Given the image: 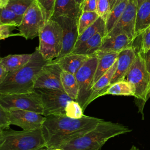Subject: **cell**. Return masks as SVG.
<instances>
[{"label":"cell","mask_w":150,"mask_h":150,"mask_svg":"<svg viewBox=\"0 0 150 150\" xmlns=\"http://www.w3.org/2000/svg\"><path fill=\"white\" fill-rule=\"evenodd\" d=\"M102 119L84 115L73 118L64 115L46 117L42 127L46 146L57 148L94 128Z\"/></svg>","instance_id":"6da1fadb"},{"label":"cell","mask_w":150,"mask_h":150,"mask_svg":"<svg viewBox=\"0 0 150 150\" xmlns=\"http://www.w3.org/2000/svg\"><path fill=\"white\" fill-rule=\"evenodd\" d=\"M48 62L36 48L26 64L17 70L9 72L5 80L0 83V94L32 91L39 73Z\"/></svg>","instance_id":"7a4b0ae2"},{"label":"cell","mask_w":150,"mask_h":150,"mask_svg":"<svg viewBox=\"0 0 150 150\" xmlns=\"http://www.w3.org/2000/svg\"><path fill=\"white\" fill-rule=\"evenodd\" d=\"M131 131L121 124L102 120L91 131L59 148L63 150H100L110 139Z\"/></svg>","instance_id":"3957f363"},{"label":"cell","mask_w":150,"mask_h":150,"mask_svg":"<svg viewBox=\"0 0 150 150\" xmlns=\"http://www.w3.org/2000/svg\"><path fill=\"white\" fill-rule=\"evenodd\" d=\"M46 146L41 129L0 130V150H33Z\"/></svg>","instance_id":"277c9868"},{"label":"cell","mask_w":150,"mask_h":150,"mask_svg":"<svg viewBox=\"0 0 150 150\" xmlns=\"http://www.w3.org/2000/svg\"><path fill=\"white\" fill-rule=\"evenodd\" d=\"M125 80L131 85L136 104L142 113L144 104L150 97V74L146 69L144 57L140 52H137Z\"/></svg>","instance_id":"5b68a950"},{"label":"cell","mask_w":150,"mask_h":150,"mask_svg":"<svg viewBox=\"0 0 150 150\" xmlns=\"http://www.w3.org/2000/svg\"><path fill=\"white\" fill-rule=\"evenodd\" d=\"M39 52L46 60L56 59L63 46V33L60 25L54 20H49L41 29L39 35Z\"/></svg>","instance_id":"8992f818"},{"label":"cell","mask_w":150,"mask_h":150,"mask_svg":"<svg viewBox=\"0 0 150 150\" xmlns=\"http://www.w3.org/2000/svg\"><path fill=\"white\" fill-rule=\"evenodd\" d=\"M0 107L6 110H27L42 115L43 113L40 96L35 90L27 93L0 94Z\"/></svg>","instance_id":"52a82bcc"},{"label":"cell","mask_w":150,"mask_h":150,"mask_svg":"<svg viewBox=\"0 0 150 150\" xmlns=\"http://www.w3.org/2000/svg\"><path fill=\"white\" fill-rule=\"evenodd\" d=\"M97 57L96 53L91 54L75 74L79 93L76 101L84 111L91 96L94 84V76L97 66Z\"/></svg>","instance_id":"ba28073f"},{"label":"cell","mask_w":150,"mask_h":150,"mask_svg":"<svg viewBox=\"0 0 150 150\" xmlns=\"http://www.w3.org/2000/svg\"><path fill=\"white\" fill-rule=\"evenodd\" d=\"M40 96L43 106V115H66V110L69 103L73 100L63 90L38 88L34 89Z\"/></svg>","instance_id":"9c48e42d"},{"label":"cell","mask_w":150,"mask_h":150,"mask_svg":"<svg viewBox=\"0 0 150 150\" xmlns=\"http://www.w3.org/2000/svg\"><path fill=\"white\" fill-rule=\"evenodd\" d=\"M46 23L45 13L36 0L26 10L21 25L18 27L19 36L26 39H33L39 36V33Z\"/></svg>","instance_id":"30bf717a"},{"label":"cell","mask_w":150,"mask_h":150,"mask_svg":"<svg viewBox=\"0 0 150 150\" xmlns=\"http://www.w3.org/2000/svg\"><path fill=\"white\" fill-rule=\"evenodd\" d=\"M60 26L63 33V46L59 56L56 59L61 58L73 52L79 33L78 30L79 19L64 16L52 18Z\"/></svg>","instance_id":"8fae6325"},{"label":"cell","mask_w":150,"mask_h":150,"mask_svg":"<svg viewBox=\"0 0 150 150\" xmlns=\"http://www.w3.org/2000/svg\"><path fill=\"white\" fill-rule=\"evenodd\" d=\"M137 5V0H129L122 16L112 29L105 37H112L124 33L134 42Z\"/></svg>","instance_id":"7c38bea8"},{"label":"cell","mask_w":150,"mask_h":150,"mask_svg":"<svg viewBox=\"0 0 150 150\" xmlns=\"http://www.w3.org/2000/svg\"><path fill=\"white\" fill-rule=\"evenodd\" d=\"M62 71L61 67L54 60L49 61L39 73L34 88L63 90L61 81Z\"/></svg>","instance_id":"4fadbf2b"},{"label":"cell","mask_w":150,"mask_h":150,"mask_svg":"<svg viewBox=\"0 0 150 150\" xmlns=\"http://www.w3.org/2000/svg\"><path fill=\"white\" fill-rule=\"evenodd\" d=\"M11 125L21 127L23 130L41 129L46 117L33 111L21 110H8Z\"/></svg>","instance_id":"5bb4252c"},{"label":"cell","mask_w":150,"mask_h":150,"mask_svg":"<svg viewBox=\"0 0 150 150\" xmlns=\"http://www.w3.org/2000/svg\"><path fill=\"white\" fill-rule=\"evenodd\" d=\"M137 52L134 47L127 48L118 53L116 70L111 79L110 85L125 80L128 71L137 57Z\"/></svg>","instance_id":"9a60e30c"},{"label":"cell","mask_w":150,"mask_h":150,"mask_svg":"<svg viewBox=\"0 0 150 150\" xmlns=\"http://www.w3.org/2000/svg\"><path fill=\"white\" fill-rule=\"evenodd\" d=\"M135 39L150 27V0H137Z\"/></svg>","instance_id":"2e32d148"},{"label":"cell","mask_w":150,"mask_h":150,"mask_svg":"<svg viewBox=\"0 0 150 150\" xmlns=\"http://www.w3.org/2000/svg\"><path fill=\"white\" fill-rule=\"evenodd\" d=\"M133 43L134 41L124 33L112 37H104L99 50L119 53L124 49L133 47Z\"/></svg>","instance_id":"e0dca14e"},{"label":"cell","mask_w":150,"mask_h":150,"mask_svg":"<svg viewBox=\"0 0 150 150\" xmlns=\"http://www.w3.org/2000/svg\"><path fill=\"white\" fill-rule=\"evenodd\" d=\"M81 12V5L74 0H56L52 18L64 16L79 19Z\"/></svg>","instance_id":"ac0fdd59"},{"label":"cell","mask_w":150,"mask_h":150,"mask_svg":"<svg viewBox=\"0 0 150 150\" xmlns=\"http://www.w3.org/2000/svg\"><path fill=\"white\" fill-rule=\"evenodd\" d=\"M90 55L70 53L59 59H54L63 71L75 74Z\"/></svg>","instance_id":"d6986e66"},{"label":"cell","mask_w":150,"mask_h":150,"mask_svg":"<svg viewBox=\"0 0 150 150\" xmlns=\"http://www.w3.org/2000/svg\"><path fill=\"white\" fill-rule=\"evenodd\" d=\"M96 54L98 61L94 76V83L113 66L117 60L118 53L98 50Z\"/></svg>","instance_id":"ffe728a7"},{"label":"cell","mask_w":150,"mask_h":150,"mask_svg":"<svg viewBox=\"0 0 150 150\" xmlns=\"http://www.w3.org/2000/svg\"><path fill=\"white\" fill-rule=\"evenodd\" d=\"M117 66V60L113 64V66L104 74H103L97 81L94 83L92 88L91 96L87 103L88 105L94 100L102 96L103 94L110 87L111 79L116 70Z\"/></svg>","instance_id":"44dd1931"},{"label":"cell","mask_w":150,"mask_h":150,"mask_svg":"<svg viewBox=\"0 0 150 150\" xmlns=\"http://www.w3.org/2000/svg\"><path fill=\"white\" fill-rule=\"evenodd\" d=\"M105 35L101 32H98L93 36L88 39L83 43L75 48L71 53L91 55L96 53L100 50L103 38Z\"/></svg>","instance_id":"7402d4cb"},{"label":"cell","mask_w":150,"mask_h":150,"mask_svg":"<svg viewBox=\"0 0 150 150\" xmlns=\"http://www.w3.org/2000/svg\"><path fill=\"white\" fill-rule=\"evenodd\" d=\"M31 54H9L0 59V65L8 72L18 70L26 64L30 59Z\"/></svg>","instance_id":"603a6c76"},{"label":"cell","mask_w":150,"mask_h":150,"mask_svg":"<svg viewBox=\"0 0 150 150\" xmlns=\"http://www.w3.org/2000/svg\"><path fill=\"white\" fill-rule=\"evenodd\" d=\"M61 81L64 91L73 100L76 101L79 93V87L75 74L63 71Z\"/></svg>","instance_id":"cb8c5ba5"},{"label":"cell","mask_w":150,"mask_h":150,"mask_svg":"<svg viewBox=\"0 0 150 150\" xmlns=\"http://www.w3.org/2000/svg\"><path fill=\"white\" fill-rule=\"evenodd\" d=\"M98 32L103 33L106 36L105 21L100 17H99V18L93 25L87 28L81 34L79 35L74 49L85 42Z\"/></svg>","instance_id":"d4e9b609"},{"label":"cell","mask_w":150,"mask_h":150,"mask_svg":"<svg viewBox=\"0 0 150 150\" xmlns=\"http://www.w3.org/2000/svg\"><path fill=\"white\" fill-rule=\"evenodd\" d=\"M129 0H122L119 4L116 5L110 12L108 18L105 21L106 35L112 29L117 21L124 12Z\"/></svg>","instance_id":"484cf974"},{"label":"cell","mask_w":150,"mask_h":150,"mask_svg":"<svg viewBox=\"0 0 150 150\" xmlns=\"http://www.w3.org/2000/svg\"><path fill=\"white\" fill-rule=\"evenodd\" d=\"M108 94L134 96V93L131 85L125 80L114 83L110 86L102 96Z\"/></svg>","instance_id":"4316f807"},{"label":"cell","mask_w":150,"mask_h":150,"mask_svg":"<svg viewBox=\"0 0 150 150\" xmlns=\"http://www.w3.org/2000/svg\"><path fill=\"white\" fill-rule=\"evenodd\" d=\"M23 16L15 13L7 8L1 9L0 24H9L18 27L22 22Z\"/></svg>","instance_id":"83f0119b"},{"label":"cell","mask_w":150,"mask_h":150,"mask_svg":"<svg viewBox=\"0 0 150 150\" xmlns=\"http://www.w3.org/2000/svg\"><path fill=\"white\" fill-rule=\"evenodd\" d=\"M99 17L96 12H82L78 22L79 35L81 34L87 28L93 25Z\"/></svg>","instance_id":"f1b7e54d"},{"label":"cell","mask_w":150,"mask_h":150,"mask_svg":"<svg viewBox=\"0 0 150 150\" xmlns=\"http://www.w3.org/2000/svg\"><path fill=\"white\" fill-rule=\"evenodd\" d=\"M33 1L34 0H9L6 8L18 15H23Z\"/></svg>","instance_id":"f546056e"},{"label":"cell","mask_w":150,"mask_h":150,"mask_svg":"<svg viewBox=\"0 0 150 150\" xmlns=\"http://www.w3.org/2000/svg\"><path fill=\"white\" fill-rule=\"evenodd\" d=\"M83 109L80 104L76 100H71L66 110V115L73 118H80L83 114Z\"/></svg>","instance_id":"4dcf8cb0"},{"label":"cell","mask_w":150,"mask_h":150,"mask_svg":"<svg viewBox=\"0 0 150 150\" xmlns=\"http://www.w3.org/2000/svg\"><path fill=\"white\" fill-rule=\"evenodd\" d=\"M39 4L40 6L43 9L45 17L46 22L51 19L53 16L54 5L56 0H36Z\"/></svg>","instance_id":"1f68e13d"},{"label":"cell","mask_w":150,"mask_h":150,"mask_svg":"<svg viewBox=\"0 0 150 150\" xmlns=\"http://www.w3.org/2000/svg\"><path fill=\"white\" fill-rule=\"evenodd\" d=\"M111 9L108 0H97L96 12L99 16L106 21Z\"/></svg>","instance_id":"d6a6232c"},{"label":"cell","mask_w":150,"mask_h":150,"mask_svg":"<svg viewBox=\"0 0 150 150\" xmlns=\"http://www.w3.org/2000/svg\"><path fill=\"white\" fill-rule=\"evenodd\" d=\"M141 35L142 40L140 49L138 52L145 53L150 49V27L146 29Z\"/></svg>","instance_id":"836d02e7"},{"label":"cell","mask_w":150,"mask_h":150,"mask_svg":"<svg viewBox=\"0 0 150 150\" xmlns=\"http://www.w3.org/2000/svg\"><path fill=\"white\" fill-rule=\"evenodd\" d=\"M9 111L0 107V130L10 129Z\"/></svg>","instance_id":"e575fe53"},{"label":"cell","mask_w":150,"mask_h":150,"mask_svg":"<svg viewBox=\"0 0 150 150\" xmlns=\"http://www.w3.org/2000/svg\"><path fill=\"white\" fill-rule=\"evenodd\" d=\"M17 26L9 24H0V39L3 40L12 36L19 35L18 34L12 33L13 30Z\"/></svg>","instance_id":"d590c367"},{"label":"cell","mask_w":150,"mask_h":150,"mask_svg":"<svg viewBox=\"0 0 150 150\" xmlns=\"http://www.w3.org/2000/svg\"><path fill=\"white\" fill-rule=\"evenodd\" d=\"M97 0H84L81 5L82 12H96Z\"/></svg>","instance_id":"8d00e7d4"},{"label":"cell","mask_w":150,"mask_h":150,"mask_svg":"<svg viewBox=\"0 0 150 150\" xmlns=\"http://www.w3.org/2000/svg\"><path fill=\"white\" fill-rule=\"evenodd\" d=\"M141 53V52H140ZM144 57L145 64L148 72L150 74V49L145 53H141Z\"/></svg>","instance_id":"74e56055"},{"label":"cell","mask_w":150,"mask_h":150,"mask_svg":"<svg viewBox=\"0 0 150 150\" xmlns=\"http://www.w3.org/2000/svg\"><path fill=\"white\" fill-rule=\"evenodd\" d=\"M9 73V72L6 70L3 67V66L0 65V83H1L5 80V79L7 77Z\"/></svg>","instance_id":"f35d334b"},{"label":"cell","mask_w":150,"mask_h":150,"mask_svg":"<svg viewBox=\"0 0 150 150\" xmlns=\"http://www.w3.org/2000/svg\"><path fill=\"white\" fill-rule=\"evenodd\" d=\"M110 3V9H112L116 5L119 4L122 0H108Z\"/></svg>","instance_id":"ab89813d"},{"label":"cell","mask_w":150,"mask_h":150,"mask_svg":"<svg viewBox=\"0 0 150 150\" xmlns=\"http://www.w3.org/2000/svg\"><path fill=\"white\" fill-rule=\"evenodd\" d=\"M9 2V0H0V9L6 8Z\"/></svg>","instance_id":"60d3db41"},{"label":"cell","mask_w":150,"mask_h":150,"mask_svg":"<svg viewBox=\"0 0 150 150\" xmlns=\"http://www.w3.org/2000/svg\"><path fill=\"white\" fill-rule=\"evenodd\" d=\"M33 150H52V149L48 148V147L46 146H42V147L36 148V149H33Z\"/></svg>","instance_id":"b9f144b4"},{"label":"cell","mask_w":150,"mask_h":150,"mask_svg":"<svg viewBox=\"0 0 150 150\" xmlns=\"http://www.w3.org/2000/svg\"><path fill=\"white\" fill-rule=\"evenodd\" d=\"M74 1H75L77 4H79V5H81L84 0H74Z\"/></svg>","instance_id":"7bdbcfd3"},{"label":"cell","mask_w":150,"mask_h":150,"mask_svg":"<svg viewBox=\"0 0 150 150\" xmlns=\"http://www.w3.org/2000/svg\"><path fill=\"white\" fill-rule=\"evenodd\" d=\"M129 150H139L138 148H137L135 146H132V147L130 148Z\"/></svg>","instance_id":"ee69618b"},{"label":"cell","mask_w":150,"mask_h":150,"mask_svg":"<svg viewBox=\"0 0 150 150\" xmlns=\"http://www.w3.org/2000/svg\"><path fill=\"white\" fill-rule=\"evenodd\" d=\"M52 150H63L62 149L60 148H54V149H52Z\"/></svg>","instance_id":"f6af8a7d"}]
</instances>
